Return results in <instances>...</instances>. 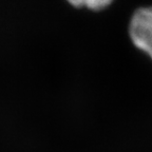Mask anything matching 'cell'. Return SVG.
Returning a JSON list of instances; mask_svg holds the SVG:
<instances>
[{"label": "cell", "instance_id": "cell-1", "mask_svg": "<svg viewBox=\"0 0 152 152\" xmlns=\"http://www.w3.org/2000/svg\"><path fill=\"white\" fill-rule=\"evenodd\" d=\"M128 32L133 45L152 60V5L134 11L129 21Z\"/></svg>", "mask_w": 152, "mask_h": 152}, {"label": "cell", "instance_id": "cell-2", "mask_svg": "<svg viewBox=\"0 0 152 152\" xmlns=\"http://www.w3.org/2000/svg\"><path fill=\"white\" fill-rule=\"evenodd\" d=\"M75 7H86L91 11H102L112 4L114 0H66Z\"/></svg>", "mask_w": 152, "mask_h": 152}]
</instances>
